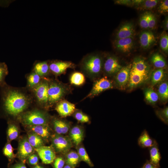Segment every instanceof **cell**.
I'll use <instances>...</instances> for the list:
<instances>
[{"label": "cell", "instance_id": "1", "mask_svg": "<svg viewBox=\"0 0 168 168\" xmlns=\"http://www.w3.org/2000/svg\"><path fill=\"white\" fill-rule=\"evenodd\" d=\"M0 110L5 117L17 118L33 104L30 91L26 87L7 83L0 86Z\"/></svg>", "mask_w": 168, "mask_h": 168}, {"label": "cell", "instance_id": "2", "mask_svg": "<svg viewBox=\"0 0 168 168\" xmlns=\"http://www.w3.org/2000/svg\"><path fill=\"white\" fill-rule=\"evenodd\" d=\"M151 72L149 65L143 58H135L132 64L127 87L132 90L144 84L149 79Z\"/></svg>", "mask_w": 168, "mask_h": 168}, {"label": "cell", "instance_id": "3", "mask_svg": "<svg viewBox=\"0 0 168 168\" xmlns=\"http://www.w3.org/2000/svg\"><path fill=\"white\" fill-rule=\"evenodd\" d=\"M104 60L100 54H87L82 58L80 64L83 72L91 79L98 78L103 71Z\"/></svg>", "mask_w": 168, "mask_h": 168}, {"label": "cell", "instance_id": "4", "mask_svg": "<svg viewBox=\"0 0 168 168\" xmlns=\"http://www.w3.org/2000/svg\"><path fill=\"white\" fill-rule=\"evenodd\" d=\"M45 110L39 108L26 110L17 119L26 127L39 125H49L51 117Z\"/></svg>", "mask_w": 168, "mask_h": 168}, {"label": "cell", "instance_id": "5", "mask_svg": "<svg viewBox=\"0 0 168 168\" xmlns=\"http://www.w3.org/2000/svg\"><path fill=\"white\" fill-rule=\"evenodd\" d=\"M69 86L56 79L49 78L48 88V103L49 108L63 100L69 94L70 91Z\"/></svg>", "mask_w": 168, "mask_h": 168}, {"label": "cell", "instance_id": "6", "mask_svg": "<svg viewBox=\"0 0 168 168\" xmlns=\"http://www.w3.org/2000/svg\"><path fill=\"white\" fill-rule=\"evenodd\" d=\"M48 77H44L41 82L30 91L32 95L33 104L38 107L47 110L48 103Z\"/></svg>", "mask_w": 168, "mask_h": 168}, {"label": "cell", "instance_id": "7", "mask_svg": "<svg viewBox=\"0 0 168 168\" xmlns=\"http://www.w3.org/2000/svg\"><path fill=\"white\" fill-rule=\"evenodd\" d=\"M52 147L55 152L66 154L72 146L69 137L55 133L51 138Z\"/></svg>", "mask_w": 168, "mask_h": 168}, {"label": "cell", "instance_id": "8", "mask_svg": "<svg viewBox=\"0 0 168 168\" xmlns=\"http://www.w3.org/2000/svg\"><path fill=\"white\" fill-rule=\"evenodd\" d=\"M114 87L112 81L109 79L107 76L95 80L91 90L84 98H92L98 95L102 92Z\"/></svg>", "mask_w": 168, "mask_h": 168}, {"label": "cell", "instance_id": "9", "mask_svg": "<svg viewBox=\"0 0 168 168\" xmlns=\"http://www.w3.org/2000/svg\"><path fill=\"white\" fill-rule=\"evenodd\" d=\"M123 67L117 57L109 55L104 60L103 71L106 76H115Z\"/></svg>", "mask_w": 168, "mask_h": 168}, {"label": "cell", "instance_id": "10", "mask_svg": "<svg viewBox=\"0 0 168 168\" xmlns=\"http://www.w3.org/2000/svg\"><path fill=\"white\" fill-rule=\"evenodd\" d=\"M35 149L29 143L27 137H23L18 143L17 156L21 162L25 163L29 156L34 153Z\"/></svg>", "mask_w": 168, "mask_h": 168}, {"label": "cell", "instance_id": "11", "mask_svg": "<svg viewBox=\"0 0 168 168\" xmlns=\"http://www.w3.org/2000/svg\"><path fill=\"white\" fill-rule=\"evenodd\" d=\"M49 63L51 74L56 77L65 73L68 69L76 67L75 64L70 61L55 60Z\"/></svg>", "mask_w": 168, "mask_h": 168}, {"label": "cell", "instance_id": "12", "mask_svg": "<svg viewBox=\"0 0 168 168\" xmlns=\"http://www.w3.org/2000/svg\"><path fill=\"white\" fill-rule=\"evenodd\" d=\"M131 65L132 64H130L123 67L115 75V85L119 89L123 90L127 87Z\"/></svg>", "mask_w": 168, "mask_h": 168}, {"label": "cell", "instance_id": "13", "mask_svg": "<svg viewBox=\"0 0 168 168\" xmlns=\"http://www.w3.org/2000/svg\"><path fill=\"white\" fill-rule=\"evenodd\" d=\"M35 149L44 164L53 163L56 158L55 152L51 147L43 146Z\"/></svg>", "mask_w": 168, "mask_h": 168}, {"label": "cell", "instance_id": "14", "mask_svg": "<svg viewBox=\"0 0 168 168\" xmlns=\"http://www.w3.org/2000/svg\"><path fill=\"white\" fill-rule=\"evenodd\" d=\"M55 105V110L63 117L70 116L76 110L75 104L65 100L59 102Z\"/></svg>", "mask_w": 168, "mask_h": 168}, {"label": "cell", "instance_id": "15", "mask_svg": "<svg viewBox=\"0 0 168 168\" xmlns=\"http://www.w3.org/2000/svg\"><path fill=\"white\" fill-rule=\"evenodd\" d=\"M50 123L57 134L63 135L67 133L71 128L69 122L57 118L51 117Z\"/></svg>", "mask_w": 168, "mask_h": 168}, {"label": "cell", "instance_id": "16", "mask_svg": "<svg viewBox=\"0 0 168 168\" xmlns=\"http://www.w3.org/2000/svg\"><path fill=\"white\" fill-rule=\"evenodd\" d=\"M134 41L133 38L116 39L113 42L115 49L124 53L129 52L133 48Z\"/></svg>", "mask_w": 168, "mask_h": 168}, {"label": "cell", "instance_id": "17", "mask_svg": "<svg viewBox=\"0 0 168 168\" xmlns=\"http://www.w3.org/2000/svg\"><path fill=\"white\" fill-rule=\"evenodd\" d=\"M29 131L32 132L41 137L44 141L51 138V130L49 125H39L26 127Z\"/></svg>", "mask_w": 168, "mask_h": 168}, {"label": "cell", "instance_id": "18", "mask_svg": "<svg viewBox=\"0 0 168 168\" xmlns=\"http://www.w3.org/2000/svg\"><path fill=\"white\" fill-rule=\"evenodd\" d=\"M135 34V29L133 23L126 22L122 25L117 31L116 39L133 38Z\"/></svg>", "mask_w": 168, "mask_h": 168}, {"label": "cell", "instance_id": "19", "mask_svg": "<svg viewBox=\"0 0 168 168\" xmlns=\"http://www.w3.org/2000/svg\"><path fill=\"white\" fill-rule=\"evenodd\" d=\"M156 37L150 30H144L139 35V42L141 47L144 49L150 48L156 42Z\"/></svg>", "mask_w": 168, "mask_h": 168}, {"label": "cell", "instance_id": "20", "mask_svg": "<svg viewBox=\"0 0 168 168\" xmlns=\"http://www.w3.org/2000/svg\"><path fill=\"white\" fill-rule=\"evenodd\" d=\"M84 135L83 129L78 125L73 126L69 131V138L72 143L76 146H78L82 141Z\"/></svg>", "mask_w": 168, "mask_h": 168}, {"label": "cell", "instance_id": "21", "mask_svg": "<svg viewBox=\"0 0 168 168\" xmlns=\"http://www.w3.org/2000/svg\"><path fill=\"white\" fill-rule=\"evenodd\" d=\"M8 127L7 130V142H10L18 137L20 131L19 127L13 120H8Z\"/></svg>", "mask_w": 168, "mask_h": 168}, {"label": "cell", "instance_id": "22", "mask_svg": "<svg viewBox=\"0 0 168 168\" xmlns=\"http://www.w3.org/2000/svg\"><path fill=\"white\" fill-rule=\"evenodd\" d=\"M32 71L34 72L42 77H48L51 74L49 63L46 61L39 62L35 63Z\"/></svg>", "mask_w": 168, "mask_h": 168}, {"label": "cell", "instance_id": "23", "mask_svg": "<svg viewBox=\"0 0 168 168\" xmlns=\"http://www.w3.org/2000/svg\"><path fill=\"white\" fill-rule=\"evenodd\" d=\"M150 159L149 161L158 168L160 167V161L161 157L159 151L158 143L155 140L153 145L149 148Z\"/></svg>", "mask_w": 168, "mask_h": 168}, {"label": "cell", "instance_id": "24", "mask_svg": "<svg viewBox=\"0 0 168 168\" xmlns=\"http://www.w3.org/2000/svg\"><path fill=\"white\" fill-rule=\"evenodd\" d=\"M26 77L27 81L26 87L29 91L37 86L44 78L32 71L26 75Z\"/></svg>", "mask_w": 168, "mask_h": 168}, {"label": "cell", "instance_id": "25", "mask_svg": "<svg viewBox=\"0 0 168 168\" xmlns=\"http://www.w3.org/2000/svg\"><path fill=\"white\" fill-rule=\"evenodd\" d=\"M165 75V72L163 68H157L151 72L149 79L152 85L154 86L162 82Z\"/></svg>", "mask_w": 168, "mask_h": 168}, {"label": "cell", "instance_id": "26", "mask_svg": "<svg viewBox=\"0 0 168 168\" xmlns=\"http://www.w3.org/2000/svg\"><path fill=\"white\" fill-rule=\"evenodd\" d=\"M27 138L29 143L35 149L44 146V140L32 132L29 131Z\"/></svg>", "mask_w": 168, "mask_h": 168}, {"label": "cell", "instance_id": "27", "mask_svg": "<svg viewBox=\"0 0 168 168\" xmlns=\"http://www.w3.org/2000/svg\"><path fill=\"white\" fill-rule=\"evenodd\" d=\"M154 140L150 137L147 131L144 130L138 139V143L142 148H149L153 145Z\"/></svg>", "mask_w": 168, "mask_h": 168}, {"label": "cell", "instance_id": "28", "mask_svg": "<svg viewBox=\"0 0 168 168\" xmlns=\"http://www.w3.org/2000/svg\"><path fill=\"white\" fill-rule=\"evenodd\" d=\"M69 81L70 84L76 86H80L83 85L85 82L84 74L79 72H74L70 76Z\"/></svg>", "mask_w": 168, "mask_h": 168}, {"label": "cell", "instance_id": "29", "mask_svg": "<svg viewBox=\"0 0 168 168\" xmlns=\"http://www.w3.org/2000/svg\"><path fill=\"white\" fill-rule=\"evenodd\" d=\"M65 160L66 164L75 167L81 161L77 152L69 151L66 153Z\"/></svg>", "mask_w": 168, "mask_h": 168}, {"label": "cell", "instance_id": "30", "mask_svg": "<svg viewBox=\"0 0 168 168\" xmlns=\"http://www.w3.org/2000/svg\"><path fill=\"white\" fill-rule=\"evenodd\" d=\"M150 61L153 65L157 68H164L166 66V62L164 57L156 53L151 56Z\"/></svg>", "mask_w": 168, "mask_h": 168}, {"label": "cell", "instance_id": "31", "mask_svg": "<svg viewBox=\"0 0 168 168\" xmlns=\"http://www.w3.org/2000/svg\"><path fill=\"white\" fill-rule=\"evenodd\" d=\"M144 92L145 99L148 103L154 105L157 102L159 99L158 95L152 88H146Z\"/></svg>", "mask_w": 168, "mask_h": 168}, {"label": "cell", "instance_id": "32", "mask_svg": "<svg viewBox=\"0 0 168 168\" xmlns=\"http://www.w3.org/2000/svg\"><path fill=\"white\" fill-rule=\"evenodd\" d=\"M159 97L161 101H166L168 99V83L167 82H161L159 85L157 90Z\"/></svg>", "mask_w": 168, "mask_h": 168}, {"label": "cell", "instance_id": "33", "mask_svg": "<svg viewBox=\"0 0 168 168\" xmlns=\"http://www.w3.org/2000/svg\"><path fill=\"white\" fill-rule=\"evenodd\" d=\"M77 153L81 161L85 162L91 167L93 166V164L84 147L82 146L78 147L77 149Z\"/></svg>", "mask_w": 168, "mask_h": 168}, {"label": "cell", "instance_id": "34", "mask_svg": "<svg viewBox=\"0 0 168 168\" xmlns=\"http://www.w3.org/2000/svg\"><path fill=\"white\" fill-rule=\"evenodd\" d=\"M8 74V70L7 65L4 62H0V87L7 83L5 79Z\"/></svg>", "mask_w": 168, "mask_h": 168}, {"label": "cell", "instance_id": "35", "mask_svg": "<svg viewBox=\"0 0 168 168\" xmlns=\"http://www.w3.org/2000/svg\"><path fill=\"white\" fill-rule=\"evenodd\" d=\"M159 2L158 0H144L143 3L137 9L140 10H150L154 8Z\"/></svg>", "mask_w": 168, "mask_h": 168}, {"label": "cell", "instance_id": "36", "mask_svg": "<svg viewBox=\"0 0 168 168\" xmlns=\"http://www.w3.org/2000/svg\"><path fill=\"white\" fill-rule=\"evenodd\" d=\"M14 149L10 143L7 142L2 149L3 155L7 158L9 161H11L15 157L13 153Z\"/></svg>", "mask_w": 168, "mask_h": 168}, {"label": "cell", "instance_id": "37", "mask_svg": "<svg viewBox=\"0 0 168 168\" xmlns=\"http://www.w3.org/2000/svg\"><path fill=\"white\" fill-rule=\"evenodd\" d=\"M160 48L163 52L168 53V35L165 31L161 33L160 39Z\"/></svg>", "mask_w": 168, "mask_h": 168}, {"label": "cell", "instance_id": "38", "mask_svg": "<svg viewBox=\"0 0 168 168\" xmlns=\"http://www.w3.org/2000/svg\"><path fill=\"white\" fill-rule=\"evenodd\" d=\"M157 116L165 124H168V107H166L163 109L156 110L155 111Z\"/></svg>", "mask_w": 168, "mask_h": 168}, {"label": "cell", "instance_id": "39", "mask_svg": "<svg viewBox=\"0 0 168 168\" xmlns=\"http://www.w3.org/2000/svg\"><path fill=\"white\" fill-rule=\"evenodd\" d=\"M73 114L74 117L79 122L86 123L90 121L89 116L80 110H76Z\"/></svg>", "mask_w": 168, "mask_h": 168}, {"label": "cell", "instance_id": "40", "mask_svg": "<svg viewBox=\"0 0 168 168\" xmlns=\"http://www.w3.org/2000/svg\"><path fill=\"white\" fill-rule=\"evenodd\" d=\"M149 12H146L140 16L139 24L140 27L144 29H148V15Z\"/></svg>", "mask_w": 168, "mask_h": 168}, {"label": "cell", "instance_id": "41", "mask_svg": "<svg viewBox=\"0 0 168 168\" xmlns=\"http://www.w3.org/2000/svg\"><path fill=\"white\" fill-rule=\"evenodd\" d=\"M156 24V19L154 14L149 12L148 15V29L151 30H154Z\"/></svg>", "mask_w": 168, "mask_h": 168}, {"label": "cell", "instance_id": "42", "mask_svg": "<svg viewBox=\"0 0 168 168\" xmlns=\"http://www.w3.org/2000/svg\"><path fill=\"white\" fill-rule=\"evenodd\" d=\"M54 168H63L65 163V160L62 156L56 157L53 162Z\"/></svg>", "mask_w": 168, "mask_h": 168}, {"label": "cell", "instance_id": "43", "mask_svg": "<svg viewBox=\"0 0 168 168\" xmlns=\"http://www.w3.org/2000/svg\"><path fill=\"white\" fill-rule=\"evenodd\" d=\"M158 11L161 14L167 13L168 12V0H165L160 3L158 8Z\"/></svg>", "mask_w": 168, "mask_h": 168}, {"label": "cell", "instance_id": "44", "mask_svg": "<svg viewBox=\"0 0 168 168\" xmlns=\"http://www.w3.org/2000/svg\"><path fill=\"white\" fill-rule=\"evenodd\" d=\"M39 160V157L37 155L33 153L29 156L27 161L30 165L35 166L38 164Z\"/></svg>", "mask_w": 168, "mask_h": 168}, {"label": "cell", "instance_id": "45", "mask_svg": "<svg viewBox=\"0 0 168 168\" xmlns=\"http://www.w3.org/2000/svg\"><path fill=\"white\" fill-rule=\"evenodd\" d=\"M115 4L132 7V0H117L114 1Z\"/></svg>", "mask_w": 168, "mask_h": 168}, {"label": "cell", "instance_id": "46", "mask_svg": "<svg viewBox=\"0 0 168 168\" xmlns=\"http://www.w3.org/2000/svg\"><path fill=\"white\" fill-rule=\"evenodd\" d=\"M144 0H132V7H134L137 8L144 2Z\"/></svg>", "mask_w": 168, "mask_h": 168}, {"label": "cell", "instance_id": "47", "mask_svg": "<svg viewBox=\"0 0 168 168\" xmlns=\"http://www.w3.org/2000/svg\"><path fill=\"white\" fill-rule=\"evenodd\" d=\"M142 168H158L148 160H147Z\"/></svg>", "mask_w": 168, "mask_h": 168}, {"label": "cell", "instance_id": "48", "mask_svg": "<svg viewBox=\"0 0 168 168\" xmlns=\"http://www.w3.org/2000/svg\"><path fill=\"white\" fill-rule=\"evenodd\" d=\"M9 168H27L25 164L22 162L18 163L11 166Z\"/></svg>", "mask_w": 168, "mask_h": 168}, {"label": "cell", "instance_id": "49", "mask_svg": "<svg viewBox=\"0 0 168 168\" xmlns=\"http://www.w3.org/2000/svg\"><path fill=\"white\" fill-rule=\"evenodd\" d=\"M163 26L164 29L166 30H168V16H166L163 22Z\"/></svg>", "mask_w": 168, "mask_h": 168}, {"label": "cell", "instance_id": "50", "mask_svg": "<svg viewBox=\"0 0 168 168\" xmlns=\"http://www.w3.org/2000/svg\"><path fill=\"white\" fill-rule=\"evenodd\" d=\"M75 167L70 166L69 165L66 164L65 166H64L63 168H75Z\"/></svg>", "mask_w": 168, "mask_h": 168}, {"label": "cell", "instance_id": "51", "mask_svg": "<svg viewBox=\"0 0 168 168\" xmlns=\"http://www.w3.org/2000/svg\"><path fill=\"white\" fill-rule=\"evenodd\" d=\"M32 168H44L41 165H37L35 166H34Z\"/></svg>", "mask_w": 168, "mask_h": 168}]
</instances>
